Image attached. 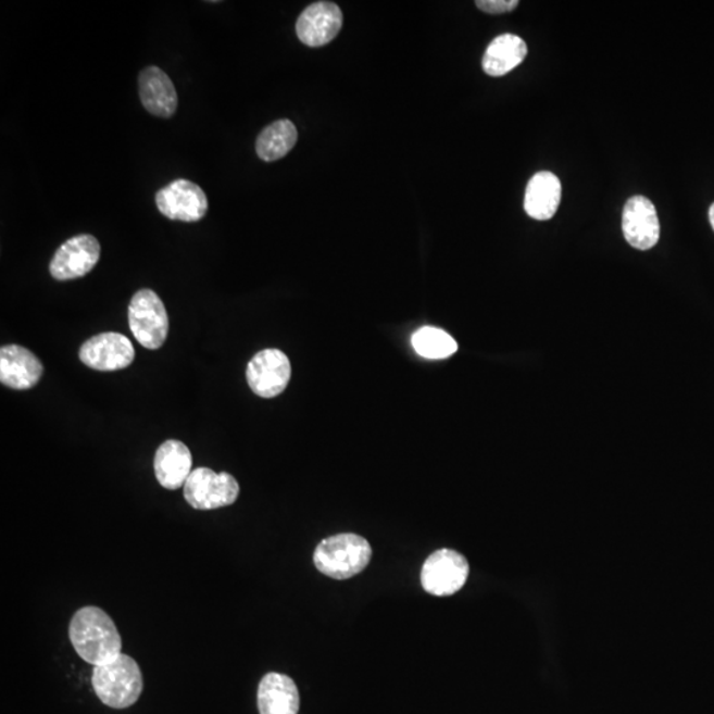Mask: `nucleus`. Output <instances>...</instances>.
I'll return each instance as SVG.
<instances>
[{"label": "nucleus", "instance_id": "1", "mask_svg": "<svg viewBox=\"0 0 714 714\" xmlns=\"http://www.w3.org/2000/svg\"><path fill=\"white\" fill-rule=\"evenodd\" d=\"M70 639L77 655L95 667L112 662L122 654L118 628L100 607H83L73 615Z\"/></svg>", "mask_w": 714, "mask_h": 714}, {"label": "nucleus", "instance_id": "2", "mask_svg": "<svg viewBox=\"0 0 714 714\" xmlns=\"http://www.w3.org/2000/svg\"><path fill=\"white\" fill-rule=\"evenodd\" d=\"M91 685L103 704L113 710H126L142 694L143 675L131 656L121 654L112 662L96 665Z\"/></svg>", "mask_w": 714, "mask_h": 714}, {"label": "nucleus", "instance_id": "3", "mask_svg": "<svg viewBox=\"0 0 714 714\" xmlns=\"http://www.w3.org/2000/svg\"><path fill=\"white\" fill-rule=\"evenodd\" d=\"M372 548L367 539L355 534H340L320 542L314 553L316 569L329 578L355 577L368 566Z\"/></svg>", "mask_w": 714, "mask_h": 714}, {"label": "nucleus", "instance_id": "4", "mask_svg": "<svg viewBox=\"0 0 714 714\" xmlns=\"http://www.w3.org/2000/svg\"><path fill=\"white\" fill-rule=\"evenodd\" d=\"M129 325L134 338L149 350H158L168 335V315L156 292L143 289L136 292L129 304Z\"/></svg>", "mask_w": 714, "mask_h": 714}, {"label": "nucleus", "instance_id": "5", "mask_svg": "<svg viewBox=\"0 0 714 714\" xmlns=\"http://www.w3.org/2000/svg\"><path fill=\"white\" fill-rule=\"evenodd\" d=\"M240 485L234 475L215 473L209 467L193 469L185 485V499L195 510L210 511L234 504Z\"/></svg>", "mask_w": 714, "mask_h": 714}, {"label": "nucleus", "instance_id": "6", "mask_svg": "<svg viewBox=\"0 0 714 714\" xmlns=\"http://www.w3.org/2000/svg\"><path fill=\"white\" fill-rule=\"evenodd\" d=\"M469 565L465 555L453 549H439L427 558L421 572V584L427 593L453 596L465 586Z\"/></svg>", "mask_w": 714, "mask_h": 714}, {"label": "nucleus", "instance_id": "7", "mask_svg": "<svg viewBox=\"0 0 714 714\" xmlns=\"http://www.w3.org/2000/svg\"><path fill=\"white\" fill-rule=\"evenodd\" d=\"M291 377L288 356L276 348H267L250 360L247 380L250 389L262 399H273L285 392Z\"/></svg>", "mask_w": 714, "mask_h": 714}, {"label": "nucleus", "instance_id": "8", "mask_svg": "<svg viewBox=\"0 0 714 714\" xmlns=\"http://www.w3.org/2000/svg\"><path fill=\"white\" fill-rule=\"evenodd\" d=\"M156 206L170 220L195 223L209 212V199L197 183L178 179L158 191Z\"/></svg>", "mask_w": 714, "mask_h": 714}, {"label": "nucleus", "instance_id": "9", "mask_svg": "<svg viewBox=\"0 0 714 714\" xmlns=\"http://www.w3.org/2000/svg\"><path fill=\"white\" fill-rule=\"evenodd\" d=\"M100 258L101 247L96 237H72L54 253L50 265L51 276L58 280L82 278L93 271Z\"/></svg>", "mask_w": 714, "mask_h": 714}, {"label": "nucleus", "instance_id": "10", "mask_svg": "<svg viewBox=\"0 0 714 714\" xmlns=\"http://www.w3.org/2000/svg\"><path fill=\"white\" fill-rule=\"evenodd\" d=\"M136 350L125 335L103 333L85 341L79 348V359L87 367L96 371H120L129 367Z\"/></svg>", "mask_w": 714, "mask_h": 714}, {"label": "nucleus", "instance_id": "11", "mask_svg": "<svg viewBox=\"0 0 714 714\" xmlns=\"http://www.w3.org/2000/svg\"><path fill=\"white\" fill-rule=\"evenodd\" d=\"M343 26V12L333 2L310 4L297 22L298 39L304 46L317 48L337 38Z\"/></svg>", "mask_w": 714, "mask_h": 714}, {"label": "nucleus", "instance_id": "12", "mask_svg": "<svg viewBox=\"0 0 714 714\" xmlns=\"http://www.w3.org/2000/svg\"><path fill=\"white\" fill-rule=\"evenodd\" d=\"M622 229L626 241L635 249L649 250L654 248L661 238V223L652 201L644 197H632L627 200Z\"/></svg>", "mask_w": 714, "mask_h": 714}, {"label": "nucleus", "instance_id": "13", "mask_svg": "<svg viewBox=\"0 0 714 714\" xmlns=\"http://www.w3.org/2000/svg\"><path fill=\"white\" fill-rule=\"evenodd\" d=\"M42 364L35 353L22 346L10 345L0 350V381L3 386L24 390L40 381Z\"/></svg>", "mask_w": 714, "mask_h": 714}, {"label": "nucleus", "instance_id": "14", "mask_svg": "<svg viewBox=\"0 0 714 714\" xmlns=\"http://www.w3.org/2000/svg\"><path fill=\"white\" fill-rule=\"evenodd\" d=\"M140 102L149 113L170 118L178 108V95L167 73L158 66H148L139 75Z\"/></svg>", "mask_w": 714, "mask_h": 714}, {"label": "nucleus", "instance_id": "15", "mask_svg": "<svg viewBox=\"0 0 714 714\" xmlns=\"http://www.w3.org/2000/svg\"><path fill=\"white\" fill-rule=\"evenodd\" d=\"M155 476L167 490L185 487L192 473V454L185 443L168 439L156 450L154 460Z\"/></svg>", "mask_w": 714, "mask_h": 714}, {"label": "nucleus", "instance_id": "16", "mask_svg": "<svg viewBox=\"0 0 714 714\" xmlns=\"http://www.w3.org/2000/svg\"><path fill=\"white\" fill-rule=\"evenodd\" d=\"M258 703L260 714H298L301 699L291 677L271 673L260 682Z\"/></svg>", "mask_w": 714, "mask_h": 714}, {"label": "nucleus", "instance_id": "17", "mask_svg": "<svg viewBox=\"0 0 714 714\" xmlns=\"http://www.w3.org/2000/svg\"><path fill=\"white\" fill-rule=\"evenodd\" d=\"M563 187L561 181L552 173L541 171L529 180L524 198V210L527 215L540 222L552 218L558 212L561 203Z\"/></svg>", "mask_w": 714, "mask_h": 714}, {"label": "nucleus", "instance_id": "18", "mask_svg": "<svg viewBox=\"0 0 714 714\" xmlns=\"http://www.w3.org/2000/svg\"><path fill=\"white\" fill-rule=\"evenodd\" d=\"M527 54L526 41L516 35L504 34L488 46L481 65L488 76L502 77L521 65Z\"/></svg>", "mask_w": 714, "mask_h": 714}, {"label": "nucleus", "instance_id": "19", "mask_svg": "<svg viewBox=\"0 0 714 714\" xmlns=\"http://www.w3.org/2000/svg\"><path fill=\"white\" fill-rule=\"evenodd\" d=\"M297 140L296 125L289 120H279L260 133L255 150L262 161L274 162L288 155L295 149Z\"/></svg>", "mask_w": 714, "mask_h": 714}, {"label": "nucleus", "instance_id": "20", "mask_svg": "<svg viewBox=\"0 0 714 714\" xmlns=\"http://www.w3.org/2000/svg\"><path fill=\"white\" fill-rule=\"evenodd\" d=\"M412 345L418 355L431 360L448 359L458 351L454 338L436 327L419 328L413 334Z\"/></svg>", "mask_w": 714, "mask_h": 714}, {"label": "nucleus", "instance_id": "21", "mask_svg": "<svg viewBox=\"0 0 714 714\" xmlns=\"http://www.w3.org/2000/svg\"><path fill=\"white\" fill-rule=\"evenodd\" d=\"M475 4L487 14L499 15L514 11L518 2L517 0H478Z\"/></svg>", "mask_w": 714, "mask_h": 714}, {"label": "nucleus", "instance_id": "22", "mask_svg": "<svg viewBox=\"0 0 714 714\" xmlns=\"http://www.w3.org/2000/svg\"><path fill=\"white\" fill-rule=\"evenodd\" d=\"M710 220H711L712 227L714 229V204L711 206V210H710Z\"/></svg>", "mask_w": 714, "mask_h": 714}]
</instances>
